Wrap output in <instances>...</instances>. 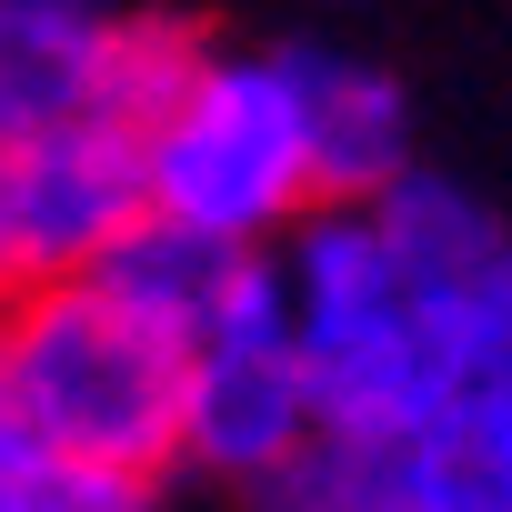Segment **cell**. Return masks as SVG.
<instances>
[{
	"mask_svg": "<svg viewBox=\"0 0 512 512\" xmlns=\"http://www.w3.org/2000/svg\"><path fill=\"white\" fill-rule=\"evenodd\" d=\"M131 161H141V211L272 251L322 201L292 41H201L181 91L131 131Z\"/></svg>",
	"mask_w": 512,
	"mask_h": 512,
	"instance_id": "cell-1",
	"label": "cell"
},
{
	"mask_svg": "<svg viewBox=\"0 0 512 512\" xmlns=\"http://www.w3.org/2000/svg\"><path fill=\"white\" fill-rule=\"evenodd\" d=\"M171 392L181 352L91 272L21 282L0 302V452H91L171 472Z\"/></svg>",
	"mask_w": 512,
	"mask_h": 512,
	"instance_id": "cell-2",
	"label": "cell"
},
{
	"mask_svg": "<svg viewBox=\"0 0 512 512\" xmlns=\"http://www.w3.org/2000/svg\"><path fill=\"white\" fill-rule=\"evenodd\" d=\"M322 402L292 342V302L272 251H241L221 322L181 352V392H171V482H201L221 502L262 492L302 442H312Z\"/></svg>",
	"mask_w": 512,
	"mask_h": 512,
	"instance_id": "cell-3",
	"label": "cell"
},
{
	"mask_svg": "<svg viewBox=\"0 0 512 512\" xmlns=\"http://www.w3.org/2000/svg\"><path fill=\"white\" fill-rule=\"evenodd\" d=\"M201 21L101 11V0H0V151L71 121L141 131L201 61Z\"/></svg>",
	"mask_w": 512,
	"mask_h": 512,
	"instance_id": "cell-4",
	"label": "cell"
},
{
	"mask_svg": "<svg viewBox=\"0 0 512 512\" xmlns=\"http://www.w3.org/2000/svg\"><path fill=\"white\" fill-rule=\"evenodd\" d=\"M0 211L31 282H71L141 221V161L121 121H71L21 151H0Z\"/></svg>",
	"mask_w": 512,
	"mask_h": 512,
	"instance_id": "cell-5",
	"label": "cell"
},
{
	"mask_svg": "<svg viewBox=\"0 0 512 512\" xmlns=\"http://www.w3.org/2000/svg\"><path fill=\"white\" fill-rule=\"evenodd\" d=\"M241 512H462L442 422L432 432H342L312 422V442L262 482L241 492Z\"/></svg>",
	"mask_w": 512,
	"mask_h": 512,
	"instance_id": "cell-6",
	"label": "cell"
},
{
	"mask_svg": "<svg viewBox=\"0 0 512 512\" xmlns=\"http://www.w3.org/2000/svg\"><path fill=\"white\" fill-rule=\"evenodd\" d=\"M292 71H302V121H312V181L322 201H372L392 171L422 161V131H412V91L342 51V41H292Z\"/></svg>",
	"mask_w": 512,
	"mask_h": 512,
	"instance_id": "cell-7",
	"label": "cell"
},
{
	"mask_svg": "<svg viewBox=\"0 0 512 512\" xmlns=\"http://www.w3.org/2000/svg\"><path fill=\"white\" fill-rule=\"evenodd\" d=\"M372 221H382V251H392V272H402L412 302H472V292L512 282V221L472 181H452L432 161L392 171L372 191Z\"/></svg>",
	"mask_w": 512,
	"mask_h": 512,
	"instance_id": "cell-8",
	"label": "cell"
},
{
	"mask_svg": "<svg viewBox=\"0 0 512 512\" xmlns=\"http://www.w3.org/2000/svg\"><path fill=\"white\" fill-rule=\"evenodd\" d=\"M231 272H241V241H211V231L161 221V211H141V221L101 251V262H91V282H101L121 312H141L171 352H191V342L221 322Z\"/></svg>",
	"mask_w": 512,
	"mask_h": 512,
	"instance_id": "cell-9",
	"label": "cell"
},
{
	"mask_svg": "<svg viewBox=\"0 0 512 512\" xmlns=\"http://www.w3.org/2000/svg\"><path fill=\"white\" fill-rule=\"evenodd\" d=\"M171 472L91 452H0V512H171Z\"/></svg>",
	"mask_w": 512,
	"mask_h": 512,
	"instance_id": "cell-10",
	"label": "cell"
},
{
	"mask_svg": "<svg viewBox=\"0 0 512 512\" xmlns=\"http://www.w3.org/2000/svg\"><path fill=\"white\" fill-rule=\"evenodd\" d=\"M442 452H452L462 512H512V362H492V372L442 412Z\"/></svg>",
	"mask_w": 512,
	"mask_h": 512,
	"instance_id": "cell-11",
	"label": "cell"
}]
</instances>
